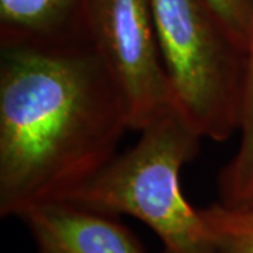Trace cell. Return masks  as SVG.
<instances>
[{"mask_svg": "<svg viewBox=\"0 0 253 253\" xmlns=\"http://www.w3.org/2000/svg\"><path fill=\"white\" fill-rule=\"evenodd\" d=\"M123 96L84 37L0 42V215L62 200L116 156Z\"/></svg>", "mask_w": 253, "mask_h": 253, "instance_id": "6da1fadb", "label": "cell"}, {"mask_svg": "<svg viewBox=\"0 0 253 253\" xmlns=\"http://www.w3.org/2000/svg\"><path fill=\"white\" fill-rule=\"evenodd\" d=\"M124 154L62 200L149 226L165 253H214L207 225L184 197L180 172L199 152L203 135L176 104L142 128Z\"/></svg>", "mask_w": 253, "mask_h": 253, "instance_id": "7a4b0ae2", "label": "cell"}, {"mask_svg": "<svg viewBox=\"0 0 253 253\" xmlns=\"http://www.w3.org/2000/svg\"><path fill=\"white\" fill-rule=\"evenodd\" d=\"M158 44L177 106L203 138L238 132L244 49L208 0H151Z\"/></svg>", "mask_w": 253, "mask_h": 253, "instance_id": "3957f363", "label": "cell"}, {"mask_svg": "<svg viewBox=\"0 0 253 253\" xmlns=\"http://www.w3.org/2000/svg\"><path fill=\"white\" fill-rule=\"evenodd\" d=\"M82 34L100 55L141 131L177 103L158 44L151 0H86Z\"/></svg>", "mask_w": 253, "mask_h": 253, "instance_id": "277c9868", "label": "cell"}, {"mask_svg": "<svg viewBox=\"0 0 253 253\" xmlns=\"http://www.w3.org/2000/svg\"><path fill=\"white\" fill-rule=\"evenodd\" d=\"M18 218L38 253H148L116 215L66 200L38 203Z\"/></svg>", "mask_w": 253, "mask_h": 253, "instance_id": "5b68a950", "label": "cell"}, {"mask_svg": "<svg viewBox=\"0 0 253 253\" xmlns=\"http://www.w3.org/2000/svg\"><path fill=\"white\" fill-rule=\"evenodd\" d=\"M86 0H0V42L82 37Z\"/></svg>", "mask_w": 253, "mask_h": 253, "instance_id": "8992f818", "label": "cell"}, {"mask_svg": "<svg viewBox=\"0 0 253 253\" xmlns=\"http://www.w3.org/2000/svg\"><path fill=\"white\" fill-rule=\"evenodd\" d=\"M238 132L235 154L218 177L219 203L231 207H253V18L245 46Z\"/></svg>", "mask_w": 253, "mask_h": 253, "instance_id": "52a82bcc", "label": "cell"}, {"mask_svg": "<svg viewBox=\"0 0 253 253\" xmlns=\"http://www.w3.org/2000/svg\"><path fill=\"white\" fill-rule=\"evenodd\" d=\"M214 253H253V207L222 203L201 210Z\"/></svg>", "mask_w": 253, "mask_h": 253, "instance_id": "ba28073f", "label": "cell"}, {"mask_svg": "<svg viewBox=\"0 0 253 253\" xmlns=\"http://www.w3.org/2000/svg\"><path fill=\"white\" fill-rule=\"evenodd\" d=\"M208 3L245 52L253 18V0H208Z\"/></svg>", "mask_w": 253, "mask_h": 253, "instance_id": "9c48e42d", "label": "cell"}]
</instances>
